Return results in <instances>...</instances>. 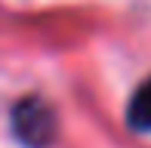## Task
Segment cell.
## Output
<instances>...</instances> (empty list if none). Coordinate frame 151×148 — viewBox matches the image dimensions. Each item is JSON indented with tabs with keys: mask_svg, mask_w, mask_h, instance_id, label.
Wrapping results in <instances>:
<instances>
[{
	"mask_svg": "<svg viewBox=\"0 0 151 148\" xmlns=\"http://www.w3.org/2000/svg\"><path fill=\"white\" fill-rule=\"evenodd\" d=\"M127 124L139 133H151V77L133 93L127 108Z\"/></svg>",
	"mask_w": 151,
	"mask_h": 148,
	"instance_id": "cell-2",
	"label": "cell"
},
{
	"mask_svg": "<svg viewBox=\"0 0 151 148\" xmlns=\"http://www.w3.org/2000/svg\"><path fill=\"white\" fill-rule=\"evenodd\" d=\"M12 130L28 148H46L56 136V111L37 96L22 99L12 108Z\"/></svg>",
	"mask_w": 151,
	"mask_h": 148,
	"instance_id": "cell-1",
	"label": "cell"
}]
</instances>
